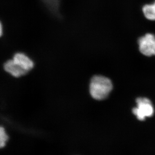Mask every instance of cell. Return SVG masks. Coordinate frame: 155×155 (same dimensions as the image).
Wrapping results in <instances>:
<instances>
[{"label": "cell", "instance_id": "cell-1", "mask_svg": "<svg viewBox=\"0 0 155 155\" xmlns=\"http://www.w3.org/2000/svg\"><path fill=\"white\" fill-rule=\"evenodd\" d=\"M113 88L111 81L102 75H95L90 81L89 91L92 98L103 100L108 96Z\"/></svg>", "mask_w": 155, "mask_h": 155}, {"label": "cell", "instance_id": "cell-2", "mask_svg": "<svg viewBox=\"0 0 155 155\" xmlns=\"http://www.w3.org/2000/svg\"><path fill=\"white\" fill-rule=\"evenodd\" d=\"M137 107L133 109L134 114L140 120L147 117H151L154 112V107L151 101L147 98H138L136 100Z\"/></svg>", "mask_w": 155, "mask_h": 155}, {"label": "cell", "instance_id": "cell-3", "mask_svg": "<svg viewBox=\"0 0 155 155\" xmlns=\"http://www.w3.org/2000/svg\"><path fill=\"white\" fill-rule=\"evenodd\" d=\"M139 50L145 56H155V36L152 34H147L138 40Z\"/></svg>", "mask_w": 155, "mask_h": 155}, {"label": "cell", "instance_id": "cell-4", "mask_svg": "<svg viewBox=\"0 0 155 155\" xmlns=\"http://www.w3.org/2000/svg\"><path fill=\"white\" fill-rule=\"evenodd\" d=\"M13 60L20 67L28 73L34 67V62L25 53L21 52L16 53L14 55Z\"/></svg>", "mask_w": 155, "mask_h": 155}, {"label": "cell", "instance_id": "cell-5", "mask_svg": "<svg viewBox=\"0 0 155 155\" xmlns=\"http://www.w3.org/2000/svg\"><path fill=\"white\" fill-rule=\"evenodd\" d=\"M4 69L7 73L14 77L19 78L28 73L15 63L13 60H9L4 64Z\"/></svg>", "mask_w": 155, "mask_h": 155}, {"label": "cell", "instance_id": "cell-6", "mask_svg": "<svg viewBox=\"0 0 155 155\" xmlns=\"http://www.w3.org/2000/svg\"><path fill=\"white\" fill-rule=\"evenodd\" d=\"M44 4L50 12L54 15H57L59 13L60 0H42Z\"/></svg>", "mask_w": 155, "mask_h": 155}, {"label": "cell", "instance_id": "cell-7", "mask_svg": "<svg viewBox=\"0 0 155 155\" xmlns=\"http://www.w3.org/2000/svg\"><path fill=\"white\" fill-rule=\"evenodd\" d=\"M143 12L146 18L150 20H155V1L152 4L146 5L143 8Z\"/></svg>", "mask_w": 155, "mask_h": 155}, {"label": "cell", "instance_id": "cell-8", "mask_svg": "<svg viewBox=\"0 0 155 155\" xmlns=\"http://www.w3.org/2000/svg\"><path fill=\"white\" fill-rule=\"evenodd\" d=\"M8 139L6 131L4 128L1 127L0 128V146L1 148L4 147Z\"/></svg>", "mask_w": 155, "mask_h": 155}, {"label": "cell", "instance_id": "cell-9", "mask_svg": "<svg viewBox=\"0 0 155 155\" xmlns=\"http://www.w3.org/2000/svg\"><path fill=\"white\" fill-rule=\"evenodd\" d=\"M2 29H3V27H2V24H1V35H2Z\"/></svg>", "mask_w": 155, "mask_h": 155}]
</instances>
